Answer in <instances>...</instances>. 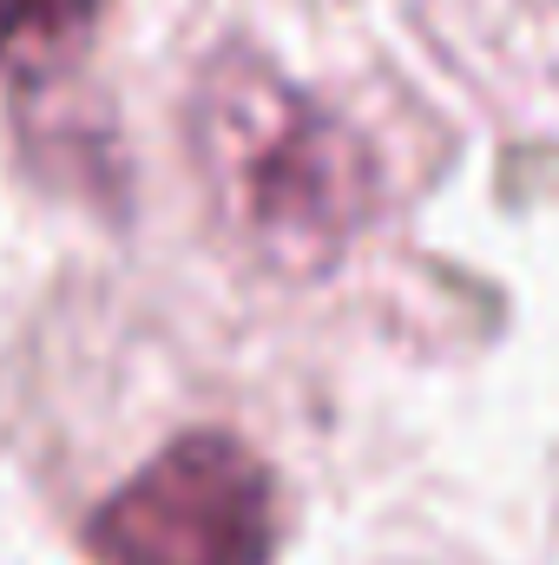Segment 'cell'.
<instances>
[{
	"mask_svg": "<svg viewBox=\"0 0 559 565\" xmlns=\"http://www.w3.org/2000/svg\"><path fill=\"white\" fill-rule=\"evenodd\" d=\"M184 145L218 224L277 277H323L376 217V151L251 46L204 60Z\"/></svg>",
	"mask_w": 559,
	"mask_h": 565,
	"instance_id": "cell-1",
	"label": "cell"
},
{
	"mask_svg": "<svg viewBox=\"0 0 559 565\" xmlns=\"http://www.w3.org/2000/svg\"><path fill=\"white\" fill-rule=\"evenodd\" d=\"M93 565H271L277 480L231 434H184L86 520Z\"/></svg>",
	"mask_w": 559,
	"mask_h": 565,
	"instance_id": "cell-2",
	"label": "cell"
},
{
	"mask_svg": "<svg viewBox=\"0 0 559 565\" xmlns=\"http://www.w3.org/2000/svg\"><path fill=\"white\" fill-rule=\"evenodd\" d=\"M106 0H0V73L13 86H53L99 33Z\"/></svg>",
	"mask_w": 559,
	"mask_h": 565,
	"instance_id": "cell-3",
	"label": "cell"
}]
</instances>
